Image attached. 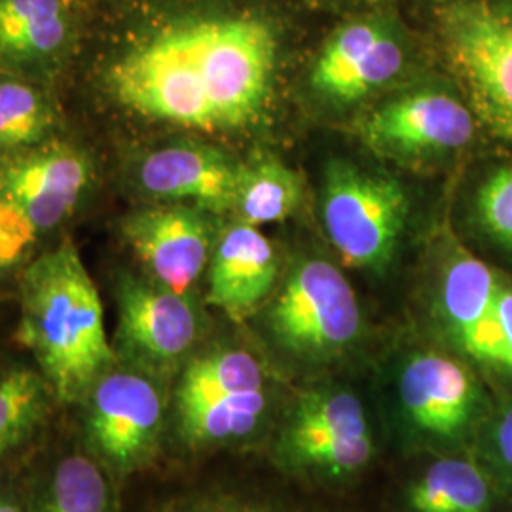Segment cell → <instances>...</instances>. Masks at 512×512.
Wrapping results in <instances>:
<instances>
[{
    "label": "cell",
    "mask_w": 512,
    "mask_h": 512,
    "mask_svg": "<svg viewBox=\"0 0 512 512\" xmlns=\"http://www.w3.org/2000/svg\"><path fill=\"white\" fill-rule=\"evenodd\" d=\"M287 442L296 459L330 475H351L374 446L361 401L342 391L304 397L294 410Z\"/></svg>",
    "instance_id": "4fadbf2b"
},
{
    "label": "cell",
    "mask_w": 512,
    "mask_h": 512,
    "mask_svg": "<svg viewBox=\"0 0 512 512\" xmlns=\"http://www.w3.org/2000/svg\"><path fill=\"white\" fill-rule=\"evenodd\" d=\"M122 230L156 283L188 294L211 249V228L202 207L143 209L129 215Z\"/></svg>",
    "instance_id": "7c38bea8"
},
{
    "label": "cell",
    "mask_w": 512,
    "mask_h": 512,
    "mask_svg": "<svg viewBox=\"0 0 512 512\" xmlns=\"http://www.w3.org/2000/svg\"><path fill=\"white\" fill-rule=\"evenodd\" d=\"M38 232L16 209L0 202V274L8 272L29 251Z\"/></svg>",
    "instance_id": "83f0119b"
},
{
    "label": "cell",
    "mask_w": 512,
    "mask_h": 512,
    "mask_svg": "<svg viewBox=\"0 0 512 512\" xmlns=\"http://www.w3.org/2000/svg\"><path fill=\"white\" fill-rule=\"evenodd\" d=\"M473 219L480 234L512 255V162L494 167L476 188Z\"/></svg>",
    "instance_id": "d4e9b609"
},
{
    "label": "cell",
    "mask_w": 512,
    "mask_h": 512,
    "mask_svg": "<svg viewBox=\"0 0 512 512\" xmlns=\"http://www.w3.org/2000/svg\"><path fill=\"white\" fill-rule=\"evenodd\" d=\"M71 29L67 0H0V55L19 61L57 54Z\"/></svg>",
    "instance_id": "ac0fdd59"
},
{
    "label": "cell",
    "mask_w": 512,
    "mask_h": 512,
    "mask_svg": "<svg viewBox=\"0 0 512 512\" xmlns=\"http://www.w3.org/2000/svg\"><path fill=\"white\" fill-rule=\"evenodd\" d=\"M0 512H23L18 501L6 495H0Z\"/></svg>",
    "instance_id": "f1b7e54d"
},
{
    "label": "cell",
    "mask_w": 512,
    "mask_h": 512,
    "mask_svg": "<svg viewBox=\"0 0 512 512\" xmlns=\"http://www.w3.org/2000/svg\"><path fill=\"white\" fill-rule=\"evenodd\" d=\"M275 336L302 355H332L361 330V310L348 279L327 260L302 262L270 313Z\"/></svg>",
    "instance_id": "5b68a950"
},
{
    "label": "cell",
    "mask_w": 512,
    "mask_h": 512,
    "mask_svg": "<svg viewBox=\"0 0 512 512\" xmlns=\"http://www.w3.org/2000/svg\"><path fill=\"white\" fill-rule=\"evenodd\" d=\"M90 181L92 164L80 150L40 148L0 167V202L44 232L73 213Z\"/></svg>",
    "instance_id": "30bf717a"
},
{
    "label": "cell",
    "mask_w": 512,
    "mask_h": 512,
    "mask_svg": "<svg viewBox=\"0 0 512 512\" xmlns=\"http://www.w3.org/2000/svg\"><path fill=\"white\" fill-rule=\"evenodd\" d=\"M19 344L29 349L57 399L84 403L114 365L99 291L71 239L21 275Z\"/></svg>",
    "instance_id": "7a4b0ae2"
},
{
    "label": "cell",
    "mask_w": 512,
    "mask_h": 512,
    "mask_svg": "<svg viewBox=\"0 0 512 512\" xmlns=\"http://www.w3.org/2000/svg\"><path fill=\"white\" fill-rule=\"evenodd\" d=\"M469 359L476 365L512 378V283L501 279L494 313L476 340Z\"/></svg>",
    "instance_id": "484cf974"
},
{
    "label": "cell",
    "mask_w": 512,
    "mask_h": 512,
    "mask_svg": "<svg viewBox=\"0 0 512 512\" xmlns=\"http://www.w3.org/2000/svg\"><path fill=\"white\" fill-rule=\"evenodd\" d=\"M241 165L219 150L177 145L150 152L139 167V183L150 196L188 200L202 209L236 207Z\"/></svg>",
    "instance_id": "5bb4252c"
},
{
    "label": "cell",
    "mask_w": 512,
    "mask_h": 512,
    "mask_svg": "<svg viewBox=\"0 0 512 512\" xmlns=\"http://www.w3.org/2000/svg\"><path fill=\"white\" fill-rule=\"evenodd\" d=\"M52 387L42 374L14 368L0 376V459L29 439L44 420Z\"/></svg>",
    "instance_id": "7402d4cb"
},
{
    "label": "cell",
    "mask_w": 512,
    "mask_h": 512,
    "mask_svg": "<svg viewBox=\"0 0 512 512\" xmlns=\"http://www.w3.org/2000/svg\"><path fill=\"white\" fill-rule=\"evenodd\" d=\"M279 54L274 21L253 10H205L139 33L110 65L114 97L141 116L222 131L253 122Z\"/></svg>",
    "instance_id": "6da1fadb"
},
{
    "label": "cell",
    "mask_w": 512,
    "mask_h": 512,
    "mask_svg": "<svg viewBox=\"0 0 512 512\" xmlns=\"http://www.w3.org/2000/svg\"><path fill=\"white\" fill-rule=\"evenodd\" d=\"M84 403L88 442L116 473H129L150 458L164 421V399L145 372L110 366Z\"/></svg>",
    "instance_id": "8992f818"
},
{
    "label": "cell",
    "mask_w": 512,
    "mask_h": 512,
    "mask_svg": "<svg viewBox=\"0 0 512 512\" xmlns=\"http://www.w3.org/2000/svg\"><path fill=\"white\" fill-rule=\"evenodd\" d=\"M116 348L141 372L177 365L198 338V315L186 294L124 275L118 281Z\"/></svg>",
    "instance_id": "52a82bcc"
},
{
    "label": "cell",
    "mask_w": 512,
    "mask_h": 512,
    "mask_svg": "<svg viewBox=\"0 0 512 512\" xmlns=\"http://www.w3.org/2000/svg\"><path fill=\"white\" fill-rule=\"evenodd\" d=\"M355 2H361V4H366V6H374V4H380L382 0H355Z\"/></svg>",
    "instance_id": "f546056e"
},
{
    "label": "cell",
    "mask_w": 512,
    "mask_h": 512,
    "mask_svg": "<svg viewBox=\"0 0 512 512\" xmlns=\"http://www.w3.org/2000/svg\"><path fill=\"white\" fill-rule=\"evenodd\" d=\"M298 175L277 160L241 167L236 207L247 224H274L291 217L300 202Z\"/></svg>",
    "instance_id": "ffe728a7"
},
{
    "label": "cell",
    "mask_w": 512,
    "mask_h": 512,
    "mask_svg": "<svg viewBox=\"0 0 512 512\" xmlns=\"http://www.w3.org/2000/svg\"><path fill=\"white\" fill-rule=\"evenodd\" d=\"M408 215L403 186L348 162L327 171L323 219L332 245L357 268H380L393 256Z\"/></svg>",
    "instance_id": "277c9868"
},
{
    "label": "cell",
    "mask_w": 512,
    "mask_h": 512,
    "mask_svg": "<svg viewBox=\"0 0 512 512\" xmlns=\"http://www.w3.org/2000/svg\"><path fill=\"white\" fill-rule=\"evenodd\" d=\"M401 401L410 420L437 439H463L484 414V389L473 370L440 353L406 363Z\"/></svg>",
    "instance_id": "8fae6325"
},
{
    "label": "cell",
    "mask_w": 512,
    "mask_h": 512,
    "mask_svg": "<svg viewBox=\"0 0 512 512\" xmlns=\"http://www.w3.org/2000/svg\"><path fill=\"white\" fill-rule=\"evenodd\" d=\"M48 124L50 116L37 90L14 80L0 84V147L35 145Z\"/></svg>",
    "instance_id": "cb8c5ba5"
},
{
    "label": "cell",
    "mask_w": 512,
    "mask_h": 512,
    "mask_svg": "<svg viewBox=\"0 0 512 512\" xmlns=\"http://www.w3.org/2000/svg\"><path fill=\"white\" fill-rule=\"evenodd\" d=\"M501 275L463 249L450 258L442 277V317L452 340L467 357L492 319Z\"/></svg>",
    "instance_id": "2e32d148"
},
{
    "label": "cell",
    "mask_w": 512,
    "mask_h": 512,
    "mask_svg": "<svg viewBox=\"0 0 512 512\" xmlns=\"http://www.w3.org/2000/svg\"><path fill=\"white\" fill-rule=\"evenodd\" d=\"M40 512H109V486L97 463L86 456L57 463Z\"/></svg>",
    "instance_id": "603a6c76"
},
{
    "label": "cell",
    "mask_w": 512,
    "mask_h": 512,
    "mask_svg": "<svg viewBox=\"0 0 512 512\" xmlns=\"http://www.w3.org/2000/svg\"><path fill=\"white\" fill-rule=\"evenodd\" d=\"M486 461H480L495 486H507L512 492V399L503 404L484 429Z\"/></svg>",
    "instance_id": "4316f807"
},
{
    "label": "cell",
    "mask_w": 512,
    "mask_h": 512,
    "mask_svg": "<svg viewBox=\"0 0 512 512\" xmlns=\"http://www.w3.org/2000/svg\"><path fill=\"white\" fill-rule=\"evenodd\" d=\"M429 23L478 126L512 147V0H429Z\"/></svg>",
    "instance_id": "3957f363"
},
{
    "label": "cell",
    "mask_w": 512,
    "mask_h": 512,
    "mask_svg": "<svg viewBox=\"0 0 512 512\" xmlns=\"http://www.w3.org/2000/svg\"><path fill=\"white\" fill-rule=\"evenodd\" d=\"M266 410L264 389L177 404L184 440L194 446L217 444L249 435Z\"/></svg>",
    "instance_id": "d6986e66"
},
{
    "label": "cell",
    "mask_w": 512,
    "mask_h": 512,
    "mask_svg": "<svg viewBox=\"0 0 512 512\" xmlns=\"http://www.w3.org/2000/svg\"><path fill=\"white\" fill-rule=\"evenodd\" d=\"M497 486L475 458L435 461L410 492L414 512H492Z\"/></svg>",
    "instance_id": "e0dca14e"
},
{
    "label": "cell",
    "mask_w": 512,
    "mask_h": 512,
    "mask_svg": "<svg viewBox=\"0 0 512 512\" xmlns=\"http://www.w3.org/2000/svg\"><path fill=\"white\" fill-rule=\"evenodd\" d=\"M264 389V374L255 357L239 349H222L186 366L177 404L217 399Z\"/></svg>",
    "instance_id": "44dd1931"
},
{
    "label": "cell",
    "mask_w": 512,
    "mask_h": 512,
    "mask_svg": "<svg viewBox=\"0 0 512 512\" xmlns=\"http://www.w3.org/2000/svg\"><path fill=\"white\" fill-rule=\"evenodd\" d=\"M403 38L382 16L349 19L323 42L311 69L317 92L338 103H355L403 71Z\"/></svg>",
    "instance_id": "9c48e42d"
},
{
    "label": "cell",
    "mask_w": 512,
    "mask_h": 512,
    "mask_svg": "<svg viewBox=\"0 0 512 512\" xmlns=\"http://www.w3.org/2000/svg\"><path fill=\"white\" fill-rule=\"evenodd\" d=\"M478 128L463 97L429 88L372 110L361 124V135L368 147L387 156H437L469 147Z\"/></svg>",
    "instance_id": "ba28073f"
},
{
    "label": "cell",
    "mask_w": 512,
    "mask_h": 512,
    "mask_svg": "<svg viewBox=\"0 0 512 512\" xmlns=\"http://www.w3.org/2000/svg\"><path fill=\"white\" fill-rule=\"evenodd\" d=\"M277 258L268 238L247 222L228 228L209 266L207 300L232 317H243L270 294Z\"/></svg>",
    "instance_id": "9a60e30c"
}]
</instances>
